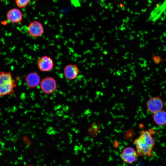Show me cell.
Masks as SVG:
<instances>
[{
    "label": "cell",
    "mask_w": 166,
    "mask_h": 166,
    "mask_svg": "<svg viewBox=\"0 0 166 166\" xmlns=\"http://www.w3.org/2000/svg\"><path fill=\"white\" fill-rule=\"evenodd\" d=\"M166 10V0H164V2L157 6L152 11L150 16V19L152 21L157 20Z\"/></svg>",
    "instance_id": "obj_11"
},
{
    "label": "cell",
    "mask_w": 166,
    "mask_h": 166,
    "mask_svg": "<svg viewBox=\"0 0 166 166\" xmlns=\"http://www.w3.org/2000/svg\"><path fill=\"white\" fill-rule=\"evenodd\" d=\"M153 119L158 125L163 126L166 124V111L162 109L153 113Z\"/></svg>",
    "instance_id": "obj_12"
},
{
    "label": "cell",
    "mask_w": 166,
    "mask_h": 166,
    "mask_svg": "<svg viewBox=\"0 0 166 166\" xmlns=\"http://www.w3.org/2000/svg\"><path fill=\"white\" fill-rule=\"evenodd\" d=\"M37 65L39 69L42 72H48L52 69L54 63L52 59L47 56L41 57L38 61Z\"/></svg>",
    "instance_id": "obj_6"
},
{
    "label": "cell",
    "mask_w": 166,
    "mask_h": 166,
    "mask_svg": "<svg viewBox=\"0 0 166 166\" xmlns=\"http://www.w3.org/2000/svg\"><path fill=\"white\" fill-rule=\"evenodd\" d=\"M78 68L75 64H69L65 66L64 69V74L65 77L69 80L75 79L78 76Z\"/></svg>",
    "instance_id": "obj_10"
},
{
    "label": "cell",
    "mask_w": 166,
    "mask_h": 166,
    "mask_svg": "<svg viewBox=\"0 0 166 166\" xmlns=\"http://www.w3.org/2000/svg\"><path fill=\"white\" fill-rule=\"evenodd\" d=\"M16 86L10 72H0V97L13 95Z\"/></svg>",
    "instance_id": "obj_2"
},
{
    "label": "cell",
    "mask_w": 166,
    "mask_h": 166,
    "mask_svg": "<svg viewBox=\"0 0 166 166\" xmlns=\"http://www.w3.org/2000/svg\"><path fill=\"white\" fill-rule=\"evenodd\" d=\"M24 166H34L30 165H25Z\"/></svg>",
    "instance_id": "obj_14"
},
{
    "label": "cell",
    "mask_w": 166,
    "mask_h": 166,
    "mask_svg": "<svg viewBox=\"0 0 166 166\" xmlns=\"http://www.w3.org/2000/svg\"><path fill=\"white\" fill-rule=\"evenodd\" d=\"M146 105L148 111L153 113L162 110L164 107L163 101L158 96L150 98L147 101Z\"/></svg>",
    "instance_id": "obj_4"
},
{
    "label": "cell",
    "mask_w": 166,
    "mask_h": 166,
    "mask_svg": "<svg viewBox=\"0 0 166 166\" xmlns=\"http://www.w3.org/2000/svg\"><path fill=\"white\" fill-rule=\"evenodd\" d=\"M23 14L19 9L14 8L9 10L6 14V18L10 22L18 24L21 22Z\"/></svg>",
    "instance_id": "obj_8"
},
{
    "label": "cell",
    "mask_w": 166,
    "mask_h": 166,
    "mask_svg": "<svg viewBox=\"0 0 166 166\" xmlns=\"http://www.w3.org/2000/svg\"><path fill=\"white\" fill-rule=\"evenodd\" d=\"M27 30L30 36L34 38H38L41 36L43 34L44 28L40 22L34 20L29 24Z\"/></svg>",
    "instance_id": "obj_5"
},
{
    "label": "cell",
    "mask_w": 166,
    "mask_h": 166,
    "mask_svg": "<svg viewBox=\"0 0 166 166\" xmlns=\"http://www.w3.org/2000/svg\"><path fill=\"white\" fill-rule=\"evenodd\" d=\"M155 131L152 129L144 130L140 132L139 136L134 141L137 155L151 157L153 153L155 143L152 137Z\"/></svg>",
    "instance_id": "obj_1"
},
{
    "label": "cell",
    "mask_w": 166,
    "mask_h": 166,
    "mask_svg": "<svg viewBox=\"0 0 166 166\" xmlns=\"http://www.w3.org/2000/svg\"><path fill=\"white\" fill-rule=\"evenodd\" d=\"M137 156L136 152L131 147L125 148L121 154V157L123 160L129 164L132 163L136 160Z\"/></svg>",
    "instance_id": "obj_7"
},
{
    "label": "cell",
    "mask_w": 166,
    "mask_h": 166,
    "mask_svg": "<svg viewBox=\"0 0 166 166\" xmlns=\"http://www.w3.org/2000/svg\"><path fill=\"white\" fill-rule=\"evenodd\" d=\"M40 85L42 91L46 94L53 93L57 87L56 80L51 77H47L43 78L41 80Z\"/></svg>",
    "instance_id": "obj_3"
},
{
    "label": "cell",
    "mask_w": 166,
    "mask_h": 166,
    "mask_svg": "<svg viewBox=\"0 0 166 166\" xmlns=\"http://www.w3.org/2000/svg\"><path fill=\"white\" fill-rule=\"evenodd\" d=\"M25 82L27 85L30 88H35L40 84V77L37 73L30 72L26 77Z\"/></svg>",
    "instance_id": "obj_9"
},
{
    "label": "cell",
    "mask_w": 166,
    "mask_h": 166,
    "mask_svg": "<svg viewBox=\"0 0 166 166\" xmlns=\"http://www.w3.org/2000/svg\"><path fill=\"white\" fill-rule=\"evenodd\" d=\"M30 0H15V2L17 6L19 8H23L26 7L29 4Z\"/></svg>",
    "instance_id": "obj_13"
}]
</instances>
